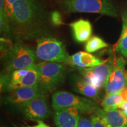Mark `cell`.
Returning <instances> with one entry per match:
<instances>
[{
  "label": "cell",
  "mask_w": 127,
  "mask_h": 127,
  "mask_svg": "<svg viewBox=\"0 0 127 127\" xmlns=\"http://www.w3.org/2000/svg\"><path fill=\"white\" fill-rule=\"evenodd\" d=\"M47 13L39 0H19L12 7L7 35L31 38L40 34L47 21Z\"/></svg>",
  "instance_id": "obj_1"
},
{
  "label": "cell",
  "mask_w": 127,
  "mask_h": 127,
  "mask_svg": "<svg viewBox=\"0 0 127 127\" xmlns=\"http://www.w3.org/2000/svg\"><path fill=\"white\" fill-rule=\"evenodd\" d=\"M60 4L68 13H95L116 17L118 11L111 0H61Z\"/></svg>",
  "instance_id": "obj_2"
},
{
  "label": "cell",
  "mask_w": 127,
  "mask_h": 127,
  "mask_svg": "<svg viewBox=\"0 0 127 127\" xmlns=\"http://www.w3.org/2000/svg\"><path fill=\"white\" fill-rule=\"evenodd\" d=\"M36 43L35 53L39 60L69 65L71 55L62 41L51 36H41L37 39Z\"/></svg>",
  "instance_id": "obj_3"
},
{
  "label": "cell",
  "mask_w": 127,
  "mask_h": 127,
  "mask_svg": "<svg viewBox=\"0 0 127 127\" xmlns=\"http://www.w3.org/2000/svg\"><path fill=\"white\" fill-rule=\"evenodd\" d=\"M5 74L30 67L35 64L36 53L31 48L19 41L4 55Z\"/></svg>",
  "instance_id": "obj_4"
},
{
  "label": "cell",
  "mask_w": 127,
  "mask_h": 127,
  "mask_svg": "<svg viewBox=\"0 0 127 127\" xmlns=\"http://www.w3.org/2000/svg\"><path fill=\"white\" fill-rule=\"evenodd\" d=\"M52 107L55 111L74 107L82 113H94L99 108L97 103L93 100L64 91H58L54 94L52 96Z\"/></svg>",
  "instance_id": "obj_5"
},
{
  "label": "cell",
  "mask_w": 127,
  "mask_h": 127,
  "mask_svg": "<svg viewBox=\"0 0 127 127\" xmlns=\"http://www.w3.org/2000/svg\"><path fill=\"white\" fill-rule=\"evenodd\" d=\"M40 71L39 85L46 93L55 91L64 82L65 68L64 64L42 61L38 64Z\"/></svg>",
  "instance_id": "obj_6"
},
{
  "label": "cell",
  "mask_w": 127,
  "mask_h": 127,
  "mask_svg": "<svg viewBox=\"0 0 127 127\" xmlns=\"http://www.w3.org/2000/svg\"><path fill=\"white\" fill-rule=\"evenodd\" d=\"M115 58L110 57L103 64L88 68H78L79 74L98 90L105 87L109 77Z\"/></svg>",
  "instance_id": "obj_7"
},
{
  "label": "cell",
  "mask_w": 127,
  "mask_h": 127,
  "mask_svg": "<svg viewBox=\"0 0 127 127\" xmlns=\"http://www.w3.org/2000/svg\"><path fill=\"white\" fill-rule=\"evenodd\" d=\"M126 61L123 57L115 58L112 71L105 85L107 94L118 93L127 88Z\"/></svg>",
  "instance_id": "obj_8"
},
{
  "label": "cell",
  "mask_w": 127,
  "mask_h": 127,
  "mask_svg": "<svg viewBox=\"0 0 127 127\" xmlns=\"http://www.w3.org/2000/svg\"><path fill=\"white\" fill-rule=\"evenodd\" d=\"M19 109L25 118L37 122L48 118L52 113L45 94L35 97Z\"/></svg>",
  "instance_id": "obj_9"
},
{
  "label": "cell",
  "mask_w": 127,
  "mask_h": 127,
  "mask_svg": "<svg viewBox=\"0 0 127 127\" xmlns=\"http://www.w3.org/2000/svg\"><path fill=\"white\" fill-rule=\"evenodd\" d=\"M46 93L39 85L23 87L8 92L7 95L4 98V101L5 104L8 105L19 109L31 100Z\"/></svg>",
  "instance_id": "obj_10"
},
{
  "label": "cell",
  "mask_w": 127,
  "mask_h": 127,
  "mask_svg": "<svg viewBox=\"0 0 127 127\" xmlns=\"http://www.w3.org/2000/svg\"><path fill=\"white\" fill-rule=\"evenodd\" d=\"M80 118L79 111L74 107L55 111L54 123L57 127H77Z\"/></svg>",
  "instance_id": "obj_11"
},
{
  "label": "cell",
  "mask_w": 127,
  "mask_h": 127,
  "mask_svg": "<svg viewBox=\"0 0 127 127\" xmlns=\"http://www.w3.org/2000/svg\"><path fill=\"white\" fill-rule=\"evenodd\" d=\"M94 113L101 118L107 127H125L127 125V115L118 108L109 111L99 108Z\"/></svg>",
  "instance_id": "obj_12"
},
{
  "label": "cell",
  "mask_w": 127,
  "mask_h": 127,
  "mask_svg": "<svg viewBox=\"0 0 127 127\" xmlns=\"http://www.w3.org/2000/svg\"><path fill=\"white\" fill-rule=\"evenodd\" d=\"M70 82L72 90L76 93L91 99H99V90L89 83L82 76L72 74L70 76Z\"/></svg>",
  "instance_id": "obj_13"
},
{
  "label": "cell",
  "mask_w": 127,
  "mask_h": 127,
  "mask_svg": "<svg viewBox=\"0 0 127 127\" xmlns=\"http://www.w3.org/2000/svg\"><path fill=\"white\" fill-rule=\"evenodd\" d=\"M107 60H102L84 51H79L71 55L69 65L78 68H88L103 64Z\"/></svg>",
  "instance_id": "obj_14"
},
{
  "label": "cell",
  "mask_w": 127,
  "mask_h": 127,
  "mask_svg": "<svg viewBox=\"0 0 127 127\" xmlns=\"http://www.w3.org/2000/svg\"><path fill=\"white\" fill-rule=\"evenodd\" d=\"M73 37L77 42L84 43L91 38L93 26L88 20L80 19L69 24Z\"/></svg>",
  "instance_id": "obj_15"
},
{
  "label": "cell",
  "mask_w": 127,
  "mask_h": 127,
  "mask_svg": "<svg viewBox=\"0 0 127 127\" xmlns=\"http://www.w3.org/2000/svg\"><path fill=\"white\" fill-rule=\"evenodd\" d=\"M40 71L38 64H34L29 67V70L22 80L16 85L14 90L23 87H34L39 85Z\"/></svg>",
  "instance_id": "obj_16"
},
{
  "label": "cell",
  "mask_w": 127,
  "mask_h": 127,
  "mask_svg": "<svg viewBox=\"0 0 127 127\" xmlns=\"http://www.w3.org/2000/svg\"><path fill=\"white\" fill-rule=\"evenodd\" d=\"M123 25L120 39L115 45V51L127 60V15L124 13L122 17Z\"/></svg>",
  "instance_id": "obj_17"
},
{
  "label": "cell",
  "mask_w": 127,
  "mask_h": 127,
  "mask_svg": "<svg viewBox=\"0 0 127 127\" xmlns=\"http://www.w3.org/2000/svg\"><path fill=\"white\" fill-rule=\"evenodd\" d=\"M124 102V100L120 93L107 94L102 100L101 105L105 111L118 108L119 106Z\"/></svg>",
  "instance_id": "obj_18"
},
{
  "label": "cell",
  "mask_w": 127,
  "mask_h": 127,
  "mask_svg": "<svg viewBox=\"0 0 127 127\" xmlns=\"http://www.w3.org/2000/svg\"><path fill=\"white\" fill-rule=\"evenodd\" d=\"M108 46V45L101 38L98 36H93L87 42L85 50L87 52L93 53L107 48Z\"/></svg>",
  "instance_id": "obj_19"
},
{
  "label": "cell",
  "mask_w": 127,
  "mask_h": 127,
  "mask_svg": "<svg viewBox=\"0 0 127 127\" xmlns=\"http://www.w3.org/2000/svg\"><path fill=\"white\" fill-rule=\"evenodd\" d=\"M19 0H4V3H5V12L7 16V19H8V25L7 28L6 29L5 32L7 31L8 27L9 22L10 20L12 14V7H13L14 5L15 4L17 1H18Z\"/></svg>",
  "instance_id": "obj_20"
},
{
  "label": "cell",
  "mask_w": 127,
  "mask_h": 127,
  "mask_svg": "<svg viewBox=\"0 0 127 127\" xmlns=\"http://www.w3.org/2000/svg\"><path fill=\"white\" fill-rule=\"evenodd\" d=\"M50 20L55 26H60L64 24L61 15L58 11H53L50 14Z\"/></svg>",
  "instance_id": "obj_21"
},
{
  "label": "cell",
  "mask_w": 127,
  "mask_h": 127,
  "mask_svg": "<svg viewBox=\"0 0 127 127\" xmlns=\"http://www.w3.org/2000/svg\"><path fill=\"white\" fill-rule=\"evenodd\" d=\"M91 121L94 127H107L102 120L96 115H93L91 117Z\"/></svg>",
  "instance_id": "obj_22"
},
{
  "label": "cell",
  "mask_w": 127,
  "mask_h": 127,
  "mask_svg": "<svg viewBox=\"0 0 127 127\" xmlns=\"http://www.w3.org/2000/svg\"><path fill=\"white\" fill-rule=\"evenodd\" d=\"M77 127H94L91 121L85 117H80Z\"/></svg>",
  "instance_id": "obj_23"
},
{
  "label": "cell",
  "mask_w": 127,
  "mask_h": 127,
  "mask_svg": "<svg viewBox=\"0 0 127 127\" xmlns=\"http://www.w3.org/2000/svg\"><path fill=\"white\" fill-rule=\"evenodd\" d=\"M121 94L122 96H123L124 101H127V88L121 92Z\"/></svg>",
  "instance_id": "obj_24"
},
{
  "label": "cell",
  "mask_w": 127,
  "mask_h": 127,
  "mask_svg": "<svg viewBox=\"0 0 127 127\" xmlns=\"http://www.w3.org/2000/svg\"><path fill=\"white\" fill-rule=\"evenodd\" d=\"M38 127H50V126H48V125L45 124V123H44L42 121H38Z\"/></svg>",
  "instance_id": "obj_25"
},
{
  "label": "cell",
  "mask_w": 127,
  "mask_h": 127,
  "mask_svg": "<svg viewBox=\"0 0 127 127\" xmlns=\"http://www.w3.org/2000/svg\"><path fill=\"white\" fill-rule=\"evenodd\" d=\"M38 127V125H35V126H33V127Z\"/></svg>",
  "instance_id": "obj_26"
},
{
  "label": "cell",
  "mask_w": 127,
  "mask_h": 127,
  "mask_svg": "<svg viewBox=\"0 0 127 127\" xmlns=\"http://www.w3.org/2000/svg\"><path fill=\"white\" fill-rule=\"evenodd\" d=\"M125 127H127V126H125Z\"/></svg>",
  "instance_id": "obj_27"
},
{
  "label": "cell",
  "mask_w": 127,
  "mask_h": 127,
  "mask_svg": "<svg viewBox=\"0 0 127 127\" xmlns=\"http://www.w3.org/2000/svg\"><path fill=\"white\" fill-rule=\"evenodd\" d=\"M126 14H127V13H126Z\"/></svg>",
  "instance_id": "obj_28"
}]
</instances>
